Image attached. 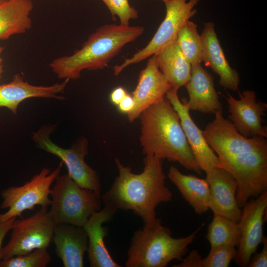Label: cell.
<instances>
[{
	"label": "cell",
	"mask_w": 267,
	"mask_h": 267,
	"mask_svg": "<svg viewBox=\"0 0 267 267\" xmlns=\"http://www.w3.org/2000/svg\"><path fill=\"white\" fill-rule=\"evenodd\" d=\"M7 0H0V4L6 1Z\"/></svg>",
	"instance_id": "cell-35"
},
{
	"label": "cell",
	"mask_w": 267,
	"mask_h": 267,
	"mask_svg": "<svg viewBox=\"0 0 267 267\" xmlns=\"http://www.w3.org/2000/svg\"><path fill=\"white\" fill-rule=\"evenodd\" d=\"M225 99L230 113L229 119L241 134L246 137H267V127L262 125L267 104L257 101L254 90H246L239 93V99L228 93Z\"/></svg>",
	"instance_id": "cell-12"
},
{
	"label": "cell",
	"mask_w": 267,
	"mask_h": 267,
	"mask_svg": "<svg viewBox=\"0 0 267 267\" xmlns=\"http://www.w3.org/2000/svg\"><path fill=\"white\" fill-rule=\"evenodd\" d=\"M110 12L112 17L117 16L120 24L129 25L130 21L138 18L137 11L132 7L129 0H101Z\"/></svg>",
	"instance_id": "cell-28"
},
{
	"label": "cell",
	"mask_w": 267,
	"mask_h": 267,
	"mask_svg": "<svg viewBox=\"0 0 267 267\" xmlns=\"http://www.w3.org/2000/svg\"></svg>",
	"instance_id": "cell-36"
},
{
	"label": "cell",
	"mask_w": 267,
	"mask_h": 267,
	"mask_svg": "<svg viewBox=\"0 0 267 267\" xmlns=\"http://www.w3.org/2000/svg\"><path fill=\"white\" fill-rule=\"evenodd\" d=\"M52 128L44 126L33 134V138L42 149L59 157L65 164L69 177L81 187L91 190L100 196L101 185L99 177L85 160L88 154V141L80 137L69 148H62L49 138Z\"/></svg>",
	"instance_id": "cell-9"
},
{
	"label": "cell",
	"mask_w": 267,
	"mask_h": 267,
	"mask_svg": "<svg viewBox=\"0 0 267 267\" xmlns=\"http://www.w3.org/2000/svg\"><path fill=\"white\" fill-rule=\"evenodd\" d=\"M206 239L211 247L231 246L238 247L240 241L238 223L220 215H214L209 224Z\"/></svg>",
	"instance_id": "cell-24"
},
{
	"label": "cell",
	"mask_w": 267,
	"mask_h": 267,
	"mask_svg": "<svg viewBox=\"0 0 267 267\" xmlns=\"http://www.w3.org/2000/svg\"><path fill=\"white\" fill-rule=\"evenodd\" d=\"M52 242L63 267H84V255L88 248V237L83 227L67 223L56 224Z\"/></svg>",
	"instance_id": "cell-20"
},
{
	"label": "cell",
	"mask_w": 267,
	"mask_h": 267,
	"mask_svg": "<svg viewBox=\"0 0 267 267\" xmlns=\"http://www.w3.org/2000/svg\"><path fill=\"white\" fill-rule=\"evenodd\" d=\"M47 209L42 207L26 219H16L11 229L10 240L1 249V260L48 247L52 242L56 224Z\"/></svg>",
	"instance_id": "cell-10"
},
{
	"label": "cell",
	"mask_w": 267,
	"mask_h": 267,
	"mask_svg": "<svg viewBox=\"0 0 267 267\" xmlns=\"http://www.w3.org/2000/svg\"><path fill=\"white\" fill-rule=\"evenodd\" d=\"M141 26L106 24L92 33L82 47L72 54L54 59L50 63L60 79L76 80L84 70L102 69L127 44L144 32Z\"/></svg>",
	"instance_id": "cell-4"
},
{
	"label": "cell",
	"mask_w": 267,
	"mask_h": 267,
	"mask_svg": "<svg viewBox=\"0 0 267 267\" xmlns=\"http://www.w3.org/2000/svg\"><path fill=\"white\" fill-rule=\"evenodd\" d=\"M16 218L13 217L7 221L0 222V262L1 261L0 252L2 248V244L3 239L8 231L11 229Z\"/></svg>",
	"instance_id": "cell-32"
},
{
	"label": "cell",
	"mask_w": 267,
	"mask_h": 267,
	"mask_svg": "<svg viewBox=\"0 0 267 267\" xmlns=\"http://www.w3.org/2000/svg\"><path fill=\"white\" fill-rule=\"evenodd\" d=\"M128 94L126 90L119 87L114 89L110 94V100L115 105H118Z\"/></svg>",
	"instance_id": "cell-33"
},
{
	"label": "cell",
	"mask_w": 267,
	"mask_h": 267,
	"mask_svg": "<svg viewBox=\"0 0 267 267\" xmlns=\"http://www.w3.org/2000/svg\"><path fill=\"white\" fill-rule=\"evenodd\" d=\"M115 163L118 175L102 195L105 206L116 210H130L144 224H153L159 218L155 210L162 203L171 201L173 193L166 185L162 160L145 155L142 172L135 174L118 159Z\"/></svg>",
	"instance_id": "cell-2"
},
{
	"label": "cell",
	"mask_w": 267,
	"mask_h": 267,
	"mask_svg": "<svg viewBox=\"0 0 267 267\" xmlns=\"http://www.w3.org/2000/svg\"><path fill=\"white\" fill-rule=\"evenodd\" d=\"M203 258L198 250L190 251L188 255L183 258L179 264L173 265V267H202Z\"/></svg>",
	"instance_id": "cell-30"
},
{
	"label": "cell",
	"mask_w": 267,
	"mask_h": 267,
	"mask_svg": "<svg viewBox=\"0 0 267 267\" xmlns=\"http://www.w3.org/2000/svg\"><path fill=\"white\" fill-rule=\"evenodd\" d=\"M117 210L104 206L99 211L93 213L83 227L88 237L87 252L91 267H121L113 259L104 242L108 234V228L103 224L110 222Z\"/></svg>",
	"instance_id": "cell-18"
},
{
	"label": "cell",
	"mask_w": 267,
	"mask_h": 267,
	"mask_svg": "<svg viewBox=\"0 0 267 267\" xmlns=\"http://www.w3.org/2000/svg\"><path fill=\"white\" fill-rule=\"evenodd\" d=\"M63 163L61 161L52 171L44 168L29 181L20 186H11L2 190L1 209H8L0 214V222L18 216L21 217L26 210H32L36 206L47 208L50 206V186L60 175Z\"/></svg>",
	"instance_id": "cell-7"
},
{
	"label": "cell",
	"mask_w": 267,
	"mask_h": 267,
	"mask_svg": "<svg viewBox=\"0 0 267 267\" xmlns=\"http://www.w3.org/2000/svg\"><path fill=\"white\" fill-rule=\"evenodd\" d=\"M204 224L185 237H173L161 219L136 230L128 250L126 267H166L174 260L181 261Z\"/></svg>",
	"instance_id": "cell-5"
},
{
	"label": "cell",
	"mask_w": 267,
	"mask_h": 267,
	"mask_svg": "<svg viewBox=\"0 0 267 267\" xmlns=\"http://www.w3.org/2000/svg\"><path fill=\"white\" fill-rule=\"evenodd\" d=\"M200 36L203 62L219 76L221 86L238 91L240 83L239 74L231 67L225 58L215 32V24L212 22L206 23Z\"/></svg>",
	"instance_id": "cell-16"
},
{
	"label": "cell",
	"mask_w": 267,
	"mask_h": 267,
	"mask_svg": "<svg viewBox=\"0 0 267 267\" xmlns=\"http://www.w3.org/2000/svg\"><path fill=\"white\" fill-rule=\"evenodd\" d=\"M32 0H7L0 4V41L23 34L32 26Z\"/></svg>",
	"instance_id": "cell-23"
},
{
	"label": "cell",
	"mask_w": 267,
	"mask_h": 267,
	"mask_svg": "<svg viewBox=\"0 0 267 267\" xmlns=\"http://www.w3.org/2000/svg\"><path fill=\"white\" fill-rule=\"evenodd\" d=\"M267 208V191L249 199L242 207L238 222L240 241L234 261L241 267H247L252 256L262 243L263 223Z\"/></svg>",
	"instance_id": "cell-11"
},
{
	"label": "cell",
	"mask_w": 267,
	"mask_h": 267,
	"mask_svg": "<svg viewBox=\"0 0 267 267\" xmlns=\"http://www.w3.org/2000/svg\"><path fill=\"white\" fill-rule=\"evenodd\" d=\"M4 47L0 45V79L1 77L2 74L3 73V59L1 57V54L3 51Z\"/></svg>",
	"instance_id": "cell-34"
},
{
	"label": "cell",
	"mask_w": 267,
	"mask_h": 267,
	"mask_svg": "<svg viewBox=\"0 0 267 267\" xmlns=\"http://www.w3.org/2000/svg\"><path fill=\"white\" fill-rule=\"evenodd\" d=\"M178 89L171 88L165 97L177 112L180 124L196 162L202 171L207 173L214 168L219 167V160L207 143L201 131L193 121L186 100L181 101Z\"/></svg>",
	"instance_id": "cell-13"
},
{
	"label": "cell",
	"mask_w": 267,
	"mask_h": 267,
	"mask_svg": "<svg viewBox=\"0 0 267 267\" xmlns=\"http://www.w3.org/2000/svg\"><path fill=\"white\" fill-rule=\"evenodd\" d=\"M168 178L196 214L202 215L209 210V186L206 179L182 174L174 166L170 167Z\"/></svg>",
	"instance_id": "cell-21"
},
{
	"label": "cell",
	"mask_w": 267,
	"mask_h": 267,
	"mask_svg": "<svg viewBox=\"0 0 267 267\" xmlns=\"http://www.w3.org/2000/svg\"><path fill=\"white\" fill-rule=\"evenodd\" d=\"M171 88L159 69L155 56H151L145 68L141 71L138 83L132 93L134 106L127 114L129 121L134 122L144 110L163 99Z\"/></svg>",
	"instance_id": "cell-15"
},
{
	"label": "cell",
	"mask_w": 267,
	"mask_h": 267,
	"mask_svg": "<svg viewBox=\"0 0 267 267\" xmlns=\"http://www.w3.org/2000/svg\"><path fill=\"white\" fill-rule=\"evenodd\" d=\"M139 118L140 142L145 155L177 162L188 170L201 174L178 115L166 97L144 110Z\"/></svg>",
	"instance_id": "cell-3"
},
{
	"label": "cell",
	"mask_w": 267,
	"mask_h": 267,
	"mask_svg": "<svg viewBox=\"0 0 267 267\" xmlns=\"http://www.w3.org/2000/svg\"><path fill=\"white\" fill-rule=\"evenodd\" d=\"M50 189L49 214L55 224L84 227L90 217L101 209V196L83 188L67 174L59 175Z\"/></svg>",
	"instance_id": "cell-6"
},
{
	"label": "cell",
	"mask_w": 267,
	"mask_h": 267,
	"mask_svg": "<svg viewBox=\"0 0 267 267\" xmlns=\"http://www.w3.org/2000/svg\"><path fill=\"white\" fill-rule=\"evenodd\" d=\"M176 40L182 54L191 65L203 62L201 36L195 23L189 20L184 24L178 31Z\"/></svg>",
	"instance_id": "cell-25"
},
{
	"label": "cell",
	"mask_w": 267,
	"mask_h": 267,
	"mask_svg": "<svg viewBox=\"0 0 267 267\" xmlns=\"http://www.w3.org/2000/svg\"><path fill=\"white\" fill-rule=\"evenodd\" d=\"M69 80L48 86H35L25 81L19 74L13 76L12 80L0 85V109L5 107L16 114L19 105L24 100L33 97H43L62 99L59 95L64 90Z\"/></svg>",
	"instance_id": "cell-17"
},
{
	"label": "cell",
	"mask_w": 267,
	"mask_h": 267,
	"mask_svg": "<svg viewBox=\"0 0 267 267\" xmlns=\"http://www.w3.org/2000/svg\"><path fill=\"white\" fill-rule=\"evenodd\" d=\"M206 174L210 189L209 209L214 215L238 222L242 209L237 201L236 181L228 172L220 167L214 168Z\"/></svg>",
	"instance_id": "cell-14"
},
{
	"label": "cell",
	"mask_w": 267,
	"mask_h": 267,
	"mask_svg": "<svg viewBox=\"0 0 267 267\" xmlns=\"http://www.w3.org/2000/svg\"><path fill=\"white\" fill-rule=\"evenodd\" d=\"M185 87L189 96L186 103L190 110L215 114L222 109L213 77L201 63L191 65L190 77Z\"/></svg>",
	"instance_id": "cell-19"
},
{
	"label": "cell",
	"mask_w": 267,
	"mask_h": 267,
	"mask_svg": "<svg viewBox=\"0 0 267 267\" xmlns=\"http://www.w3.org/2000/svg\"><path fill=\"white\" fill-rule=\"evenodd\" d=\"M51 256L47 248H38L33 251L0 262V267H46L50 262Z\"/></svg>",
	"instance_id": "cell-26"
},
{
	"label": "cell",
	"mask_w": 267,
	"mask_h": 267,
	"mask_svg": "<svg viewBox=\"0 0 267 267\" xmlns=\"http://www.w3.org/2000/svg\"><path fill=\"white\" fill-rule=\"evenodd\" d=\"M118 110L123 113L128 114L134 108V101L132 95L127 94L117 105Z\"/></svg>",
	"instance_id": "cell-31"
},
{
	"label": "cell",
	"mask_w": 267,
	"mask_h": 267,
	"mask_svg": "<svg viewBox=\"0 0 267 267\" xmlns=\"http://www.w3.org/2000/svg\"><path fill=\"white\" fill-rule=\"evenodd\" d=\"M206 126L203 134L217 154L219 167L228 172L237 184L236 199L242 208L245 203L267 191V140L261 136L241 134L222 109Z\"/></svg>",
	"instance_id": "cell-1"
},
{
	"label": "cell",
	"mask_w": 267,
	"mask_h": 267,
	"mask_svg": "<svg viewBox=\"0 0 267 267\" xmlns=\"http://www.w3.org/2000/svg\"><path fill=\"white\" fill-rule=\"evenodd\" d=\"M159 69L173 88L179 89L188 82L191 64L181 51L176 39L154 54Z\"/></svg>",
	"instance_id": "cell-22"
},
{
	"label": "cell",
	"mask_w": 267,
	"mask_h": 267,
	"mask_svg": "<svg viewBox=\"0 0 267 267\" xmlns=\"http://www.w3.org/2000/svg\"><path fill=\"white\" fill-rule=\"evenodd\" d=\"M166 7L165 17L149 43L142 49L113 68L119 75L130 65L139 63L154 55L175 41L182 26L196 13L194 7L200 0H162Z\"/></svg>",
	"instance_id": "cell-8"
},
{
	"label": "cell",
	"mask_w": 267,
	"mask_h": 267,
	"mask_svg": "<svg viewBox=\"0 0 267 267\" xmlns=\"http://www.w3.org/2000/svg\"><path fill=\"white\" fill-rule=\"evenodd\" d=\"M237 252L236 247L231 246L211 247L208 255L203 258L202 267H227Z\"/></svg>",
	"instance_id": "cell-27"
},
{
	"label": "cell",
	"mask_w": 267,
	"mask_h": 267,
	"mask_svg": "<svg viewBox=\"0 0 267 267\" xmlns=\"http://www.w3.org/2000/svg\"><path fill=\"white\" fill-rule=\"evenodd\" d=\"M263 248L259 253L255 252L248 263L249 267H267V238L264 237L262 243Z\"/></svg>",
	"instance_id": "cell-29"
}]
</instances>
